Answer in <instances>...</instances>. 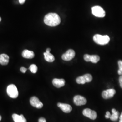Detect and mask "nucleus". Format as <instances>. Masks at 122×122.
<instances>
[{"instance_id":"19","label":"nucleus","mask_w":122,"mask_h":122,"mask_svg":"<svg viewBox=\"0 0 122 122\" xmlns=\"http://www.w3.org/2000/svg\"><path fill=\"white\" fill-rule=\"evenodd\" d=\"M86 81V82H90L92 80V76L91 74H86L83 75Z\"/></svg>"},{"instance_id":"18","label":"nucleus","mask_w":122,"mask_h":122,"mask_svg":"<svg viewBox=\"0 0 122 122\" xmlns=\"http://www.w3.org/2000/svg\"><path fill=\"white\" fill-rule=\"evenodd\" d=\"M76 81L77 83H78L79 84H84L86 83L83 76L77 77L76 79Z\"/></svg>"},{"instance_id":"3","label":"nucleus","mask_w":122,"mask_h":122,"mask_svg":"<svg viewBox=\"0 0 122 122\" xmlns=\"http://www.w3.org/2000/svg\"><path fill=\"white\" fill-rule=\"evenodd\" d=\"M6 92L9 97L13 99L17 98L19 96L17 88L14 84L10 85L7 86L6 89Z\"/></svg>"},{"instance_id":"16","label":"nucleus","mask_w":122,"mask_h":122,"mask_svg":"<svg viewBox=\"0 0 122 122\" xmlns=\"http://www.w3.org/2000/svg\"><path fill=\"white\" fill-rule=\"evenodd\" d=\"M44 55L45 60L48 62H52L55 60V57L50 52H44Z\"/></svg>"},{"instance_id":"12","label":"nucleus","mask_w":122,"mask_h":122,"mask_svg":"<svg viewBox=\"0 0 122 122\" xmlns=\"http://www.w3.org/2000/svg\"><path fill=\"white\" fill-rule=\"evenodd\" d=\"M65 81L63 79H54L52 80V84L55 87L60 88L64 86Z\"/></svg>"},{"instance_id":"20","label":"nucleus","mask_w":122,"mask_h":122,"mask_svg":"<svg viewBox=\"0 0 122 122\" xmlns=\"http://www.w3.org/2000/svg\"><path fill=\"white\" fill-rule=\"evenodd\" d=\"M29 69L33 73H36L38 70V67L35 64H32L29 67Z\"/></svg>"},{"instance_id":"17","label":"nucleus","mask_w":122,"mask_h":122,"mask_svg":"<svg viewBox=\"0 0 122 122\" xmlns=\"http://www.w3.org/2000/svg\"><path fill=\"white\" fill-rule=\"evenodd\" d=\"M112 114H111V116L110 117V119L113 121H117L118 118H119V112L116 111L115 109H112Z\"/></svg>"},{"instance_id":"10","label":"nucleus","mask_w":122,"mask_h":122,"mask_svg":"<svg viewBox=\"0 0 122 122\" xmlns=\"http://www.w3.org/2000/svg\"><path fill=\"white\" fill-rule=\"evenodd\" d=\"M84 60L86 61H91L92 63H96L100 60V57L96 55H90L89 54H85L84 56Z\"/></svg>"},{"instance_id":"25","label":"nucleus","mask_w":122,"mask_h":122,"mask_svg":"<svg viewBox=\"0 0 122 122\" xmlns=\"http://www.w3.org/2000/svg\"><path fill=\"white\" fill-rule=\"evenodd\" d=\"M39 122H46V120L45 118L42 117V118H39Z\"/></svg>"},{"instance_id":"14","label":"nucleus","mask_w":122,"mask_h":122,"mask_svg":"<svg viewBox=\"0 0 122 122\" xmlns=\"http://www.w3.org/2000/svg\"><path fill=\"white\" fill-rule=\"evenodd\" d=\"M22 57L27 59H32L35 57L34 52L28 50H25L22 53Z\"/></svg>"},{"instance_id":"21","label":"nucleus","mask_w":122,"mask_h":122,"mask_svg":"<svg viewBox=\"0 0 122 122\" xmlns=\"http://www.w3.org/2000/svg\"><path fill=\"white\" fill-rule=\"evenodd\" d=\"M118 65L119 69L118 70V74L119 75H122V61L119 60L118 61Z\"/></svg>"},{"instance_id":"9","label":"nucleus","mask_w":122,"mask_h":122,"mask_svg":"<svg viewBox=\"0 0 122 122\" xmlns=\"http://www.w3.org/2000/svg\"><path fill=\"white\" fill-rule=\"evenodd\" d=\"M74 103L76 105L81 106L85 105L87 102L86 99L83 96H76L73 99Z\"/></svg>"},{"instance_id":"24","label":"nucleus","mask_w":122,"mask_h":122,"mask_svg":"<svg viewBox=\"0 0 122 122\" xmlns=\"http://www.w3.org/2000/svg\"><path fill=\"white\" fill-rule=\"evenodd\" d=\"M111 116V114L110 112L109 111H107L106 113V115H105V118H110V117Z\"/></svg>"},{"instance_id":"1","label":"nucleus","mask_w":122,"mask_h":122,"mask_svg":"<svg viewBox=\"0 0 122 122\" xmlns=\"http://www.w3.org/2000/svg\"><path fill=\"white\" fill-rule=\"evenodd\" d=\"M44 22L48 26L54 27L60 24L61 18L56 13H49L45 16Z\"/></svg>"},{"instance_id":"8","label":"nucleus","mask_w":122,"mask_h":122,"mask_svg":"<svg viewBox=\"0 0 122 122\" xmlns=\"http://www.w3.org/2000/svg\"><path fill=\"white\" fill-rule=\"evenodd\" d=\"M115 93L116 91L114 89H110L103 91L102 93V96L105 99H109L112 98Z\"/></svg>"},{"instance_id":"5","label":"nucleus","mask_w":122,"mask_h":122,"mask_svg":"<svg viewBox=\"0 0 122 122\" xmlns=\"http://www.w3.org/2000/svg\"><path fill=\"white\" fill-rule=\"evenodd\" d=\"M75 56V52L74 50L72 49H69L62 55L61 58L64 61H71Z\"/></svg>"},{"instance_id":"28","label":"nucleus","mask_w":122,"mask_h":122,"mask_svg":"<svg viewBox=\"0 0 122 122\" xmlns=\"http://www.w3.org/2000/svg\"><path fill=\"white\" fill-rule=\"evenodd\" d=\"M50 51H51V49L49 48H47V49H46V52H50Z\"/></svg>"},{"instance_id":"4","label":"nucleus","mask_w":122,"mask_h":122,"mask_svg":"<svg viewBox=\"0 0 122 122\" xmlns=\"http://www.w3.org/2000/svg\"><path fill=\"white\" fill-rule=\"evenodd\" d=\"M92 13L97 17H104L105 12L104 10L100 6H95L92 8Z\"/></svg>"},{"instance_id":"27","label":"nucleus","mask_w":122,"mask_h":122,"mask_svg":"<svg viewBox=\"0 0 122 122\" xmlns=\"http://www.w3.org/2000/svg\"><path fill=\"white\" fill-rule=\"evenodd\" d=\"M119 122H122V112L119 116Z\"/></svg>"},{"instance_id":"30","label":"nucleus","mask_w":122,"mask_h":122,"mask_svg":"<svg viewBox=\"0 0 122 122\" xmlns=\"http://www.w3.org/2000/svg\"><path fill=\"white\" fill-rule=\"evenodd\" d=\"M1 17H0V22L1 21Z\"/></svg>"},{"instance_id":"15","label":"nucleus","mask_w":122,"mask_h":122,"mask_svg":"<svg viewBox=\"0 0 122 122\" xmlns=\"http://www.w3.org/2000/svg\"><path fill=\"white\" fill-rule=\"evenodd\" d=\"M9 57L5 54H1L0 55V64L2 65H6L8 64Z\"/></svg>"},{"instance_id":"13","label":"nucleus","mask_w":122,"mask_h":122,"mask_svg":"<svg viewBox=\"0 0 122 122\" xmlns=\"http://www.w3.org/2000/svg\"><path fill=\"white\" fill-rule=\"evenodd\" d=\"M12 118L15 122H27L26 118L23 114L18 115L14 113L12 115Z\"/></svg>"},{"instance_id":"7","label":"nucleus","mask_w":122,"mask_h":122,"mask_svg":"<svg viewBox=\"0 0 122 122\" xmlns=\"http://www.w3.org/2000/svg\"><path fill=\"white\" fill-rule=\"evenodd\" d=\"M31 105L37 109H41L43 107V104L36 96L32 97L30 99Z\"/></svg>"},{"instance_id":"11","label":"nucleus","mask_w":122,"mask_h":122,"mask_svg":"<svg viewBox=\"0 0 122 122\" xmlns=\"http://www.w3.org/2000/svg\"><path fill=\"white\" fill-rule=\"evenodd\" d=\"M57 106L61 109L63 112L66 113H69L72 110V107L70 105L61 103H57Z\"/></svg>"},{"instance_id":"22","label":"nucleus","mask_w":122,"mask_h":122,"mask_svg":"<svg viewBox=\"0 0 122 122\" xmlns=\"http://www.w3.org/2000/svg\"><path fill=\"white\" fill-rule=\"evenodd\" d=\"M20 71L22 72V73H25L26 72L27 69H26V68L24 67H21L20 68Z\"/></svg>"},{"instance_id":"23","label":"nucleus","mask_w":122,"mask_h":122,"mask_svg":"<svg viewBox=\"0 0 122 122\" xmlns=\"http://www.w3.org/2000/svg\"><path fill=\"white\" fill-rule=\"evenodd\" d=\"M119 82L120 87L122 88V75H121L119 78Z\"/></svg>"},{"instance_id":"29","label":"nucleus","mask_w":122,"mask_h":122,"mask_svg":"<svg viewBox=\"0 0 122 122\" xmlns=\"http://www.w3.org/2000/svg\"><path fill=\"white\" fill-rule=\"evenodd\" d=\"M1 116L0 115V121H1Z\"/></svg>"},{"instance_id":"2","label":"nucleus","mask_w":122,"mask_h":122,"mask_svg":"<svg viewBox=\"0 0 122 122\" xmlns=\"http://www.w3.org/2000/svg\"><path fill=\"white\" fill-rule=\"evenodd\" d=\"M93 40L96 44L103 45L109 43L110 38L108 35H101L96 34L94 36Z\"/></svg>"},{"instance_id":"6","label":"nucleus","mask_w":122,"mask_h":122,"mask_svg":"<svg viewBox=\"0 0 122 122\" xmlns=\"http://www.w3.org/2000/svg\"><path fill=\"white\" fill-rule=\"evenodd\" d=\"M83 114L86 117L92 120H95L97 118V113L95 111L90 109H86L83 111Z\"/></svg>"},{"instance_id":"26","label":"nucleus","mask_w":122,"mask_h":122,"mask_svg":"<svg viewBox=\"0 0 122 122\" xmlns=\"http://www.w3.org/2000/svg\"><path fill=\"white\" fill-rule=\"evenodd\" d=\"M26 0H19V2L20 4H23L25 2Z\"/></svg>"}]
</instances>
